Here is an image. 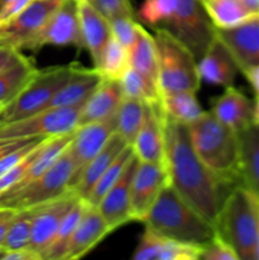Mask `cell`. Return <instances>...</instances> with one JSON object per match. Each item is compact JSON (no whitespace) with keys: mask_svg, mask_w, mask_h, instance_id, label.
Wrapping results in <instances>:
<instances>
[{"mask_svg":"<svg viewBox=\"0 0 259 260\" xmlns=\"http://www.w3.org/2000/svg\"><path fill=\"white\" fill-rule=\"evenodd\" d=\"M165 169L169 184L175 192L216 226L223 202L236 183L225 180L213 173L196 154L187 124L174 121L167 114Z\"/></svg>","mask_w":259,"mask_h":260,"instance_id":"cell-1","label":"cell"},{"mask_svg":"<svg viewBox=\"0 0 259 260\" xmlns=\"http://www.w3.org/2000/svg\"><path fill=\"white\" fill-rule=\"evenodd\" d=\"M137 19L152 28L169 30L197 60L216 37V28L201 0H144Z\"/></svg>","mask_w":259,"mask_h":260,"instance_id":"cell-2","label":"cell"},{"mask_svg":"<svg viewBox=\"0 0 259 260\" xmlns=\"http://www.w3.org/2000/svg\"><path fill=\"white\" fill-rule=\"evenodd\" d=\"M142 223L165 239L201 246L217 234L216 226L190 207L170 184L163 188Z\"/></svg>","mask_w":259,"mask_h":260,"instance_id":"cell-3","label":"cell"},{"mask_svg":"<svg viewBox=\"0 0 259 260\" xmlns=\"http://www.w3.org/2000/svg\"><path fill=\"white\" fill-rule=\"evenodd\" d=\"M188 134L196 154L218 177L241 183L239 134L221 123L210 111L188 124Z\"/></svg>","mask_w":259,"mask_h":260,"instance_id":"cell-4","label":"cell"},{"mask_svg":"<svg viewBox=\"0 0 259 260\" xmlns=\"http://www.w3.org/2000/svg\"><path fill=\"white\" fill-rule=\"evenodd\" d=\"M216 230L239 260H254L259 236V196L244 183L236 184L223 202Z\"/></svg>","mask_w":259,"mask_h":260,"instance_id":"cell-5","label":"cell"},{"mask_svg":"<svg viewBox=\"0 0 259 260\" xmlns=\"http://www.w3.org/2000/svg\"><path fill=\"white\" fill-rule=\"evenodd\" d=\"M161 95L177 91L197 93L201 86L198 60L189 48L164 28H154Z\"/></svg>","mask_w":259,"mask_h":260,"instance_id":"cell-6","label":"cell"},{"mask_svg":"<svg viewBox=\"0 0 259 260\" xmlns=\"http://www.w3.org/2000/svg\"><path fill=\"white\" fill-rule=\"evenodd\" d=\"M80 68L78 62L52 66L40 70L28 85L0 108V124L25 118L47 108L55 94L75 75Z\"/></svg>","mask_w":259,"mask_h":260,"instance_id":"cell-7","label":"cell"},{"mask_svg":"<svg viewBox=\"0 0 259 260\" xmlns=\"http://www.w3.org/2000/svg\"><path fill=\"white\" fill-rule=\"evenodd\" d=\"M75 178V164L68 149L37 179L19 189L0 194V208L20 211L43 205L70 189Z\"/></svg>","mask_w":259,"mask_h":260,"instance_id":"cell-8","label":"cell"},{"mask_svg":"<svg viewBox=\"0 0 259 260\" xmlns=\"http://www.w3.org/2000/svg\"><path fill=\"white\" fill-rule=\"evenodd\" d=\"M83 106L48 108L25 118L0 124V139H50L79 127Z\"/></svg>","mask_w":259,"mask_h":260,"instance_id":"cell-9","label":"cell"},{"mask_svg":"<svg viewBox=\"0 0 259 260\" xmlns=\"http://www.w3.org/2000/svg\"><path fill=\"white\" fill-rule=\"evenodd\" d=\"M45 46H75L76 48H84L76 0L61 2L37 35L25 43L23 50L37 51Z\"/></svg>","mask_w":259,"mask_h":260,"instance_id":"cell-10","label":"cell"},{"mask_svg":"<svg viewBox=\"0 0 259 260\" xmlns=\"http://www.w3.org/2000/svg\"><path fill=\"white\" fill-rule=\"evenodd\" d=\"M61 2L32 0L17 17L0 25V46L22 51L25 43L38 33Z\"/></svg>","mask_w":259,"mask_h":260,"instance_id":"cell-11","label":"cell"},{"mask_svg":"<svg viewBox=\"0 0 259 260\" xmlns=\"http://www.w3.org/2000/svg\"><path fill=\"white\" fill-rule=\"evenodd\" d=\"M167 184H169V179L164 165L139 159L131 183L132 221L142 222L146 218Z\"/></svg>","mask_w":259,"mask_h":260,"instance_id":"cell-12","label":"cell"},{"mask_svg":"<svg viewBox=\"0 0 259 260\" xmlns=\"http://www.w3.org/2000/svg\"><path fill=\"white\" fill-rule=\"evenodd\" d=\"M78 200V196L69 189L60 197L35 207L29 248L40 254L41 258L52 240L62 218Z\"/></svg>","mask_w":259,"mask_h":260,"instance_id":"cell-13","label":"cell"},{"mask_svg":"<svg viewBox=\"0 0 259 260\" xmlns=\"http://www.w3.org/2000/svg\"><path fill=\"white\" fill-rule=\"evenodd\" d=\"M132 147L141 161L165 167V112L161 103L146 104L144 122Z\"/></svg>","mask_w":259,"mask_h":260,"instance_id":"cell-14","label":"cell"},{"mask_svg":"<svg viewBox=\"0 0 259 260\" xmlns=\"http://www.w3.org/2000/svg\"><path fill=\"white\" fill-rule=\"evenodd\" d=\"M216 36L225 45L239 70L259 65V17H254L236 27L216 28Z\"/></svg>","mask_w":259,"mask_h":260,"instance_id":"cell-15","label":"cell"},{"mask_svg":"<svg viewBox=\"0 0 259 260\" xmlns=\"http://www.w3.org/2000/svg\"><path fill=\"white\" fill-rule=\"evenodd\" d=\"M139 157L134 155L123 174L113 187L103 196L96 208L103 216L109 230L114 231L132 221L131 218V183Z\"/></svg>","mask_w":259,"mask_h":260,"instance_id":"cell-16","label":"cell"},{"mask_svg":"<svg viewBox=\"0 0 259 260\" xmlns=\"http://www.w3.org/2000/svg\"><path fill=\"white\" fill-rule=\"evenodd\" d=\"M114 132H116V117L108 121L93 122L76 128L75 135L69 145V150L75 164V178L71 187L83 168L106 146Z\"/></svg>","mask_w":259,"mask_h":260,"instance_id":"cell-17","label":"cell"},{"mask_svg":"<svg viewBox=\"0 0 259 260\" xmlns=\"http://www.w3.org/2000/svg\"><path fill=\"white\" fill-rule=\"evenodd\" d=\"M211 113L225 126L240 134L253 124V102L235 86H226L211 102Z\"/></svg>","mask_w":259,"mask_h":260,"instance_id":"cell-18","label":"cell"},{"mask_svg":"<svg viewBox=\"0 0 259 260\" xmlns=\"http://www.w3.org/2000/svg\"><path fill=\"white\" fill-rule=\"evenodd\" d=\"M111 230L95 206H86L84 215L75 229L63 254L62 260H78L93 250Z\"/></svg>","mask_w":259,"mask_h":260,"instance_id":"cell-19","label":"cell"},{"mask_svg":"<svg viewBox=\"0 0 259 260\" xmlns=\"http://www.w3.org/2000/svg\"><path fill=\"white\" fill-rule=\"evenodd\" d=\"M76 4L84 48L96 66L107 42L112 37L111 23L89 0H76Z\"/></svg>","mask_w":259,"mask_h":260,"instance_id":"cell-20","label":"cell"},{"mask_svg":"<svg viewBox=\"0 0 259 260\" xmlns=\"http://www.w3.org/2000/svg\"><path fill=\"white\" fill-rule=\"evenodd\" d=\"M239 71L240 70L233 56L216 36L205 55L198 60V73L201 80L226 88L233 85Z\"/></svg>","mask_w":259,"mask_h":260,"instance_id":"cell-21","label":"cell"},{"mask_svg":"<svg viewBox=\"0 0 259 260\" xmlns=\"http://www.w3.org/2000/svg\"><path fill=\"white\" fill-rule=\"evenodd\" d=\"M123 98V91L118 80L103 79L98 88L83 104L79 117V127L93 122L112 119L116 116L117 109Z\"/></svg>","mask_w":259,"mask_h":260,"instance_id":"cell-22","label":"cell"},{"mask_svg":"<svg viewBox=\"0 0 259 260\" xmlns=\"http://www.w3.org/2000/svg\"><path fill=\"white\" fill-rule=\"evenodd\" d=\"M128 144L124 141L123 137L118 132H114L106 144V146L83 168L70 190H73L79 198L85 200L90 190L93 189L94 184L98 182L101 175L106 172L107 168L114 161V159L121 154L122 150Z\"/></svg>","mask_w":259,"mask_h":260,"instance_id":"cell-23","label":"cell"},{"mask_svg":"<svg viewBox=\"0 0 259 260\" xmlns=\"http://www.w3.org/2000/svg\"><path fill=\"white\" fill-rule=\"evenodd\" d=\"M103 79L95 68L88 69L80 65L75 75L55 94L46 109L83 106Z\"/></svg>","mask_w":259,"mask_h":260,"instance_id":"cell-24","label":"cell"},{"mask_svg":"<svg viewBox=\"0 0 259 260\" xmlns=\"http://www.w3.org/2000/svg\"><path fill=\"white\" fill-rule=\"evenodd\" d=\"M128 62L132 69L139 71L159 86V61L154 35L140 23L139 33L134 46L128 51Z\"/></svg>","mask_w":259,"mask_h":260,"instance_id":"cell-25","label":"cell"},{"mask_svg":"<svg viewBox=\"0 0 259 260\" xmlns=\"http://www.w3.org/2000/svg\"><path fill=\"white\" fill-rule=\"evenodd\" d=\"M37 71L35 62L20 53L12 65L0 73V104L5 106L12 102L35 78Z\"/></svg>","mask_w":259,"mask_h":260,"instance_id":"cell-26","label":"cell"},{"mask_svg":"<svg viewBox=\"0 0 259 260\" xmlns=\"http://www.w3.org/2000/svg\"><path fill=\"white\" fill-rule=\"evenodd\" d=\"M239 139L241 180L259 196V126L250 124L239 134Z\"/></svg>","mask_w":259,"mask_h":260,"instance_id":"cell-27","label":"cell"},{"mask_svg":"<svg viewBox=\"0 0 259 260\" xmlns=\"http://www.w3.org/2000/svg\"><path fill=\"white\" fill-rule=\"evenodd\" d=\"M88 202L85 200L79 198L73 207L69 210L65 217L61 221L60 226L56 230L55 235H53L52 240L48 244L46 250L43 251L42 259L43 260H62L63 254H65L66 248H68L69 243H70L73 234L75 229L78 228L79 222H80L81 217L84 215Z\"/></svg>","mask_w":259,"mask_h":260,"instance_id":"cell-28","label":"cell"},{"mask_svg":"<svg viewBox=\"0 0 259 260\" xmlns=\"http://www.w3.org/2000/svg\"><path fill=\"white\" fill-rule=\"evenodd\" d=\"M203 8L217 29L236 27L254 18L241 0H202Z\"/></svg>","mask_w":259,"mask_h":260,"instance_id":"cell-29","label":"cell"},{"mask_svg":"<svg viewBox=\"0 0 259 260\" xmlns=\"http://www.w3.org/2000/svg\"><path fill=\"white\" fill-rule=\"evenodd\" d=\"M161 106L168 117L187 126L205 113L197 99V93L193 91H177L161 95Z\"/></svg>","mask_w":259,"mask_h":260,"instance_id":"cell-30","label":"cell"},{"mask_svg":"<svg viewBox=\"0 0 259 260\" xmlns=\"http://www.w3.org/2000/svg\"><path fill=\"white\" fill-rule=\"evenodd\" d=\"M118 81L126 98L142 102L147 106L161 103V93L159 86L131 66L124 71Z\"/></svg>","mask_w":259,"mask_h":260,"instance_id":"cell-31","label":"cell"},{"mask_svg":"<svg viewBox=\"0 0 259 260\" xmlns=\"http://www.w3.org/2000/svg\"><path fill=\"white\" fill-rule=\"evenodd\" d=\"M146 104L135 99H122L116 113V132H118L128 145L134 144L145 118Z\"/></svg>","mask_w":259,"mask_h":260,"instance_id":"cell-32","label":"cell"},{"mask_svg":"<svg viewBox=\"0 0 259 260\" xmlns=\"http://www.w3.org/2000/svg\"><path fill=\"white\" fill-rule=\"evenodd\" d=\"M135 151L134 147L131 145H127L123 150H122L121 154L114 159V161L109 165L106 169V172L101 175V178L98 179V182L94 184L93 189L90 190V193L88 194V197L85 198L86 202L91 206H98V203L101 202V200L103 198V196L113 187L114 183L119 179L122 174H123L124 169L127 168L128 162L131 161V159L134 157Z\"/></svg>","mask_w":259,"mask_h":260,"instance_id":"cell-33","label":"cell"},{"mask_svg":"<svg viewBox=\"0 0 259 260\" xmlns=\"http://www.w3.org/2000/svg\"><path fill=\"white\" fill-rule=\"evenodd\" d=\"M94 68L104 79L119 80L124 71L130 68L128 51L112 36L102 52L98 65Z\"/></svg>","mask_w":259,"mask_h":260,"instance_id":"cell-34","label":"cell"},{"mask_svg":"<svg viewBox=\"0 0 259 260\" xmlns=\"http://www.w3.org/2000/svg\"><path fill=\"white\" fill-rule=\"evenodd\" d=\"M33 215H35V207L17 211L5 236L4 248L7 250L29 248Z\"/></svg>","mask_w":259,"mask_h":260,"instance_id":"cell-35","label":"cell"},{"mask_svg":"<svg viewBox=\"0 0 259 260\" xmlns=\"http://www.w3.org/2000/svg\"><path fill=\"white\" fill-rule=\"evenodd\" d=\"M201 245L167 239L157 260H198L201 259Z\"/></svg>","mask_w":259,"mask_h":260,"instance_id":"cell-36","label":"cell"},{"mask_svg":"<svg viewBox=\"0 0 259 260\" xmlns=\"http://www.w3.org/2000/svg\"><path fill=\"white\" fill-rule=\"evenodd\" d=\"M167 239L159 235L154 230L145 228L141 238H140L139 245L135 250L132 259L134 260H157L160 251L164 246Z\"/></svg>","mask_w":259,"mask_h":260,"instance_id":"cell-37","label":"cell"},{"mask_svg":"<svg viewBox=\"0 0 259 260\" xmlns=\"http://www.w3.org/2000/svg\"><path fill=\"white\" fill-rule=\"evenodd\" d=\"M109 23H111L112 36L127 51L131 50L137 38V33H139V19L131 17H118L109 20Z\"/></svg>","mask_w":259,"mask_h":260,"instance_id":"cell-38","label":"cell"},{"mask_svg":"<svg viewBox=\"0 0 259 260\" xmlns=\"http://www.w3.org/2000/svg\"><path fill=\"white\" fill-rule=\"evenodd\" d=\"M90 3L108 20L118 17L137 18L131 0H90Z\"/></svg>","mask_w":259,"mask_h":260,"instance_id":"cell-39","label":"cell"},{"mask_svg":"<svg viewBox=\"0 0 259 260\" xmlns=\"http://www.w3.org/2000/svg\"><path fill=\"white\" fill-rule=\"evenodd\" d=\"M202 260H239L238 254L235 253L231 245L226 243L218 234H216L212 240L202 245Z\"/></svg>","mask_w":259,"mask_h":260,"instance_id":"cell-40","label":"cell"},{"mask_svg":"<svg viewBox=\"0 0 259 260\" xmlns=\"http://www.w3.org/2000/svg\"><path fill=\"white\" fill-rule=\"evenodd\" d=\"M32 0H9L0 9V25L17 17Z\"/></svg>","mask_w":259,"mask_h":260,"instance_id":"cell-41","label":"cell"},{"mask_svg":"<svg viewBox=\"0 0 259 260\" xmlns=\"http://www.w3.org/2000/svg\"><path fill=\"white\" fill-rule=\"evenodd\" d=\"M37 139H0V160Z\"/></svg>","mask_w":259,"mask_h":260,"instance_id":"cell-42","label":"cell"},{"mask_svg":"<svg viewBox=\"0 0 259 260\" xmlns=\"http://www.w3.org/2000/svg\"><path fill=\"white\" fill-rule=\"evenodd\" d=\"M15 213L17 211L12 210V208H0V248H4L5 236H7Z\"/></svg>","mask_w":259,"mask_h":260,"instance_id":"cell-43","label":"cell"},{"mask_svg":"<svg viewBox=\"0 0 259 260\" xmlns=\"http://www.w3.org/2000/svg\"><path fill=\"white\" fill-rule=\"evenodd\" d=\"M3 260H42V258L30 248H25L18 250H7Z\"/></svg>","mask_w":259,"mask_h":260,"instance_id":"cell-44","label":"cell"},{"mask_svg":"<svg viewBox=\"0 0 259 260\" xmlns=\"http://www.w3.org/2000/svg\"><path fill=\"white\" fill-rule=\"evenodd\" d=\"M20 53H22V51L19 50L7 47V46H0V73L4 71L8 66L12 65L19 57Z\"/></svg>","mask_w":259,"mask_h":260,"instance_id":"cell-45","label":"cell"},{"mask_svg":"<svg viewBox=\"0 0 259 260\" xmlns=\"http://www.w3.org/2000/svg\"><path fill=\"white\" fill-rule=\"evenodd\" d=\"M243 74L246 80H248V83L250 84L251 88H253V90L255 91L256 95H259V65H254L245 69Z\"/></svg>","mask_w":259,"mask_h":260,"instance_id":"cell-46","label":"cell"},{"mask_svg":"<svg viewBox=\"0 0 259 260\" xmlns=\"http://www.w3.org/2000/svg\"><path fill=\"white\" fill-rule=\"evenodd\" d=\"M241 3L254 17H259V0H241Z\"/></svg>","mask_w":259,"mask_h":260,"instance_id":"cell-47","label":"cell"},{"mask_svg":"<svg viewBox=\"0 0 259 260\" xmlns=\"http://www.w3.org/2000/svg\"><path fill=\"white\" fill-rule=\"evenodd\" d=\"M253 124L259 126V95H256L255 102L253 103Z\"/></svg>","mask_w":259,"mask_h":260,"instance_id":"cell-48","label":"cell"},{"mask_svg":"<svg viewBox=\"0 0 259 260\" xmlns=\"http://www.w3.org/2000/svg\"><path fill=\"white\" fill-rule=\"evenodd\" d=\"M254 260H259V236H258V241H256L255 251H254Z\"/></svg>","mask_w":259,"mask_h":260,"instance_id":"cell-49","label":"cell"},{"mask_svg":"<svg viewBox=\"0 0 259 260\" xmlns=\"http://www.w3.org/2000/svg\"><path fill=\"white\" fill-rule=\"evenodd\" d=\"M7 2H9V0H0V9H2V7H3V5H4Z\"/></svg>","mask_w":259,"mask_h":260,"instance_id":"cell-50","label":"cell"},{"mask_svg":"<svg viewBox=\"0 0 259 260\" xmlns=\"http://www.w3.org/2000/svg\"><path fill=\"white\" fill-rule=\"evenodd\" d=\"M56 2H65V0H56Z\"/></svg>","mask_w":259,"mask_h":260,"instance_id":"cell-51","label":"cell"},{"mask_svg":"<svg viewBox=\"0 0 259 260\" xmlns=\"http://www.w3.org/2000/svg\"><path fill=\"white\" fill-rule=\"evenodd\" d=\"M2 107H3V106H2V104H0V108H2Z\"/></svg>","mask_w":259,"mask_h":260,"instance_id":"cell-52","label":"cell"},{"mask_svg":"<svg viewBox=\"0 0 259 260\" xmlns=\"http://www.w3.org/2000/svg\"><path fill=\"white\" fill-rule=\"evenodd\" d=\"M89 2H90V0H89Z\"/></svg>","mask_w":259,"mask_h":260,"instance_id":"cell-53","label":"cell"},{"mask_svg":"<svg viewBox=\"0 0 259 260\" xmlns=\"http://www.w3.org/2000/svg\"><path fill=\"white\" fill-rule=\"evenodd\" d=\"M201 2H202V0H201Z\"/></svg>","mask_w":259,"mask_h":260,"instance_id":"cell-54","label":"cell"}]
</instances>
